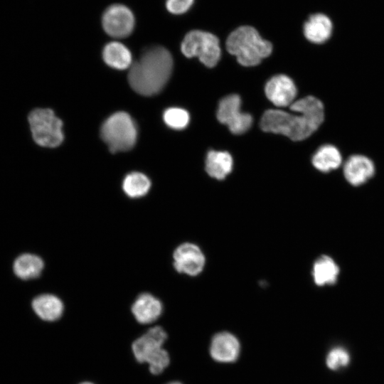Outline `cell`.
Listing matches in <instances>:
<instances>
[{
    "instance_id": "9c48e42d",
    "label": "cell",
    "mask_w": 384,
    "mask_h": 384,
    "mask_svg": "<svg viewBox=\"0 0 384 384\" xmlns=\"http://www.w3.org/2000/svg\"><path fill=\"white\" fill-rule=\"evenodd\" d=\"M104 31L110 36L122 38L133 31L135 18L132 11L126 6L115 4L107 7L102 16Z\"/></svg>"
},
{
    "instance_id": "30bf717a",
    "label": "cell",
    "mask_w": 384,
    "mask_h": 384,
    "mask_svg": "<svg viewBox=\"0 0 384 384\" xmlns=\"http://www.w3.org/2000/svg\"><path fill=\"white\" fill-rule=\"evenodd\" d=\"M173 259L175 270L188 276L199 274L206 265L203 251L191 242H184L178 246L174 252Z\"/></svg>"
},
{
    "instance_id": "484cf974",
    "label": "cell",
    "mask_w": 384,
    "mask_h": 384,
    "mask_svg": "<svg viewBox=\"0 0 384 384\" xmlns=\"http://www.w3.org/2000/svg\"><path fill=\"white\" fill-rule=\"evenodd\" d=\"M167 384H181V383L177 381H174V382L169 383Z\"/></svg>"
},
{
    "instance_id": "d6986e66",
    "label": "cell",
    "mask_w": 384,
    "mask_h": 384,
    "mask_svg": "<svg viewBox=\"0 0 384 384\" xmlns=\"http://www.w3.org/2000/svg\"><path fill=\"white\" fill-rule=\"evenodd\" d=\"M311 161L319 171L329 172L341 166L342 156L337 147L331 144H325L317 149Z\"/></svg>"
},
{
    "instance_id": "277c9868",
    "label": "cell",
    "mask_w": 384,
    "mask_h": 384,
    "mask_svg": "<svg viewBox=\"0 0 384 384\" xmlns=\"http://www.w3.org/2000/svg\"><path fill=\"white\" fill-rule=\"evenodd\" d=\"M167 339V334L161 326H154L137 338L132 345L136 360L147 363L149 371L160 374L168 367L170 358L168 352L162 348Z\"/></svg>"
},
{
    "instance_id": "4316f807",
    "label": "cell",
    "mask_w": 384,
    "mask_h": 384,
    "mask_svg": "<svg viewBox=\"0 0 384 384\" xmlns=\"http://www.w3.org/2000/svg\"><path fill=\"white\" fill-rule=\"evenodd\" d=\"M80 384H94V383H90V382H83V383H81Z\"/></svg>"
},
{
    "instance_id": "52a82bcc",
    "label": "cell",
    "mask_w": 384,
    "mask_h": 384,
    "mask_svg": "<svg viewBox=\"0 0 384 384\" xmlns=\"http://www.w3.org/2000/svg\"><path fill=\"white\" fill-rule=\"evenodd\" d=\"M181 49L186 57H198L208 68L216 65L221 54L218 38L210 33L199 30L191 31L185 36Z\"/></svg>"
},
{
    "instance_id": "7a4b0ae2",
    "label": "cell",
    "mask_w": 384,
    "mask_h": 384,
    "mask_svg": "<svg viewBox=\"0 0 384 384\" xmlns=\"http://www.w3.org/2000/svg\"><path fill=\"white\" fill-rule=\"evenodd\" d=\"M173 69V58L167 49L154 46L146 48L139 59L132 64L128 80L138 94H158L168 82Z\"/></svg>"
},
{
    "instance_id": "2e32d148",
    "label": "cell",
    "mask_w": 384,
    "mask_h": 384,
    "mask_svg": "<svg viewBox=\"0 0 384 384\" xmlns=\"http://www.w3.org/2000/svg\"><path fill=\"white\" fill-rule=\"evenodd\" d=\"M32 308L38 317L47 321L59 319L64 310L62 301L51 294H43L35 297L32 301Z\"/></svg>"
},
{
    "instance_id": "d4e9b609",
    "label": "cell",
    "mask_w": 384,
    "mask_h": 384,
    "mask_svg": "<svg viewBox=\"0 0 384 384\" xmlns=\"http://www.w3.org/2000/svg\"><path fill=\"white\" fill-rule=\"evenodd\" d=\"M193 0H166L167 10L174 14H181L186 12L192 6Z\"/></svg>"
},
{
    "instance_id": "603a6c76",
    "label": "cell",
    "mask_w": 384,
    "mask_h": 384,
    "mask_svg": "<svg viewBox=\"0 0 384 384\" xmlns=\"http://www.w3.org/2000/svg\"><path fill=\"white\" fill-rule=\"evenodd\" d=\"M189 114L185 110L172 107L164 113V120L170 127L176 129L185 128L189 122Z\"/></svg>"
},
{
    "instance_id": "5b68a950",
    "label": "cell",
    "mask_w": 384,
    "mask_h": 384,
    "mask_svg": "<svg viewBox=\"0 0 384 384\" xmlns=\"http://www.w3.org/2000/svg\"><path fill=\"white\" fill-rule=\"evenodd\" d=\"M101 137L112 153L131 149L135 144L137 131L131 117L126 112L113 114L103 123Z\"/></svg>"
},
{
    "instance_id": "4fadbf2b",
    "label": "cell",
    "mask_w": 384,
    "mask_h": 384,
    "mask_svg": "<svg viewBox=\"0 0 384 384\" xmlns=\"http://www.w3.org/2000/svg\"><path fill=\"white\" fill-rule=\"evenodd\" d=\"M375 173L373 161L361 154L348 157L343 166V174L347 181L353 186H360L370 179Z\"/></svg>"
},
{
    "instance_id": "ba28073f",
    "label": "cell",
    "mask_w": 384,
    "mask_h": 384,
    "mask_svg": "<svg viewBox=\"0 0 384 384\" xmlns=\"http://www.w3.org/2000/svg\"><path fill=\"white\" fill-rule=\"evenodd\" d=\"M241 100L238 95H230L223 97L219 102L217 118L220 122L226 124L230 131L235 134L247 132L252 123L250 114L240 111Z\"/></svg>"
},
{
    "instance_id": "9a60e30c",
    "label": "cell",
    "mask_w": 384,
    "mask_h": 384,
    "mask_svg": "<svg viewBox=\"0 0 384 384\" xmlns=\"http://www.w3.org/2000/svg\"><path fill=\"white\" fill-rule=\"evenodd\" d=\"M163 305L161 301L149 293L137 297L132 306V312L136 320L143 324L155 321L161 314Z\"/></svg>"
},
{
    "instance_id": "ac0fdd59",
    "label": "cell",
    "mask_w": 384,
    "mask_h": 384,
    "mask_svg": "<svg viewBox=\"0 0 384 384\" xmlns=\"http://www.w3.org/2000/svg\"><path fill=\"white\" fill-rule=\"evenodd\" d=\"M233 159L226 151H210L206 156V171L218 180L224 179L232 171Z\"/></svg>"
},
{
    "instance_id": "8fae6325",
    "label": "cell",
    "mask_w": 384,
    "mask_h": 384,
    "mask_svg": "<svg viewBox=\"0 0 384 384\" xmlns=\"http://www.w3.org/2000/svg\"><path fill=\"white\" fill-rule=\"evenodd\" d=\"M267 97L277 107H287L294 102L297 87L292 80L284 75L273 76L265 88Z\"/></svg>"
},
{
    "instance_id": "5bb4252c",
    "label": "cell",
    "mask_w": 384,
    "mask_h": 384,
    "mask_svg": "<svg viewBox=\"0 0 384 384\" xmlns=\"http://www.w3.org/2000/svg\"><path fill=\"white\" fill-rule=\"evenodd\" d=\"M334 23L331 18L322 13L314 14L304 24V34L306 38L314 43L321 44L332 36Z\"/></svg>"
},
{
    "instance_id": "7402d4cb",
    "label": "cell",
    "mask_w": 384,
    "mask_h": 384,
    "mask_svg": "<svg viewBox=\"0 0 384 384\" xmlns=\"http://www.w3.org/2000/svg\"><path fill=\"white\" fill-rule=\"evenodd\" d=\"M151 181L144 174L132 172L124 178L122 188L125 194L132 198L145 196L149 191Z\"/></svg>"
},
{
    "instance_id": "cb8c5ba5",
    "label": "cell",
    "mask_w": 384,
    "mask_h": 384,
    "mask_svg": "<svg viewBox=\"0 0 384 384\" xmlns=\"http://www.w3.org/2000/svg\"><path fill=\"white\" fill-rule=\"evenodd\" d=\"M349 362V355L348 352L342 348H335L328 354L326 358V365L332 370H337L346 366Z\"/></svg>"
},
{
    "instance_id": "e0dca14e",
    "label": "cell",
    "mask_w": 384,
    "mask_h": 384,
    "mask_svg": "<svg viewBox=\"0 0 384 384\" xmlns=\"http://www.w3.org/2000/svg\"><path fill=\"white\" fill-rule=\"evenodd\" d=\"M44 267L43 260L31 253H23L16 258L13 264L15 275L23 280L38 277Z\"/></svg>"
},
{
    "instance_id": "ffe728a7",
    "label": "cell",
    "mask_w": 384,
    "mask_h": 384,
    "mask_svg": "<svg viewBox=\"0 0 384 384\" xmlns=\"http://www.w3.org/2000/svg\"><path fill=\"white\" fill-rule=\"evenodd\" d=\"M102 56L104 61L115 69L124 70L132 65V54L129 50L119 42L107 43L103 49Z\"/></svg>"
},
{
    "instance_id": "3957f363",
    "label": "cell",
    "mask_w": 384,
    "mask_h": 384,
    "mask_svg": "<svg viewBox=\"0 0 384 384\" xmlns=\"http://www.w3.org/2000/svg\"><path fill=\"white\" fill-rule=\"evenodd\" d=\"M227 50L243 66H255L272 51V43L261 38L257 31L242 26L233 31L226 41Z\"/></svg>"
},
{
    "instance_id": "7c38bea8",
    "label": "cell",
    "mask_w": 384,
    "mask_h": 384,
    "mask_svg": "<svg viewBox=\"0 0 384 384\" xmlns=\"http://www.w3.org/2000/svg\"><path fill=\"white\" fill-rule=\"evenodd\" d=\"M240 344L238 339L231 333L223 331L213 337L210 346V356L221 363H231L240 355Z\"/></svg>"
},
{
    "instance_id": "8992f818",
    "label": "cell",
    "mask_w": 384,
    "mask_h": 384,
    "mask_svg": "<svg viewBox=\"0 0 384 384\" xmlns=\"http://www.w3.org/2000/svg\"><path fill=\"white\" fill-rule=\"evenodd\" d=\"M32 137L39 146L54 148L63 141V122L48 108H37L28 116Z\"/></svg>"
},
{
    "instance_id": "6da1fadb",
    "label": "cell",
    "mask_w": 384,
    "mask_h": 384,
    "mask_svg": "<svg viewBox=\"0 0 384 384\" xmlns=\"http://www.w3.org/2000/svg\"><path fill=\"white\" fill-rule=\"evenodd\" d=\"M290 110L297 114L279 110H267L261 118V129L265 132L283 134L293 141H301L311 136L324 119V105L314 96L294 102Z\"/></svg>"
},
{
    "instance_id": "44dd1931",
    "label": "cell",
    "mask_w": 384,
    "mask_h": 384,
    "mask_svg": "<svg viewBox=\"0 0 384 384\" xmlns=\"http://www.w3.org/2000/svg\"><path fill=\"white\" fill-rule=\"evenodd\" d=\"M339 269L334 260L327 255L319 257L313 265L312 275L318 286L332 284L336 282Z\"/></svg>"
}]
</instances>
